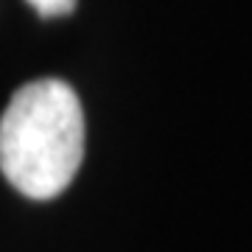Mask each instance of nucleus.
<instances>
[{
  "instance_id": "nucleus-1",
  "label": "nucleus",
  "mask_w": 252,
  "mask_h": 252,
  "mask_svg": "<svg viewBox=\"0 0 252 252\" xmlns=\"http://www.w3.org/2000/svg\"><path fill=\"white\" fill-rule=\"evenodd\" d=\"M84 157V112L67 81L36 79L11 95L0 118V171L28 199H54Z\"/></svg>"
},
{
  "instance_id": "nucleus-2",
  "label": "nucleus",
  "mask_w": 252,
  "mask_h": 252,
  "mask_svg": "<svg viewBox=\"0 0 252 252\" xmlns=\"http://www.w3.org/2000/svg\"><path fill=\"white\" fill-rule=\"evenodd\" d=\"M28 6L39 17H64L76 9V0H28Z\"/></svg>"
}]
</instances>
